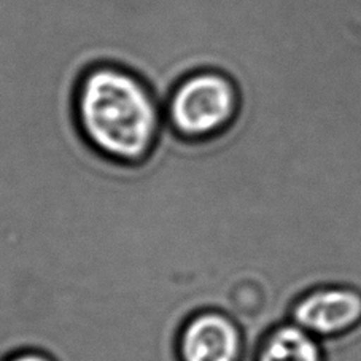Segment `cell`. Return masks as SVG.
<instances>
[{
	"instance_id": "cell-1",
	"label": "cell",
	"mask_w": 361,
	"mask_h": 361,
	"mask_svg": "<svg viewBox=\"0 0 361 361\" xmlns=\"http://www.w3.org/2000/svg\"><path fill=\"white\" fill-rule=\"evenodd\" d=\"M72 116L92 152L120 164H139L164 129V104L133 68L99 62L86 67L72 92Z\"/></svg>"
},
{
	"instance_id": "cell-2",
	"label": "cell",
	"mask_w": 361,
	"mask_h": 361,
	"mask_svg": "<svg viewBox=\"0 0 361 361\" xmlns=\"http://www.w3.org/2000/svg\"><path fill=\"white\" fill-rule=\"evenodd\" d=\"M242 92L229 73L214 67L186 73L164 99L166 126L180 139L210 140L239 118Z\"/></svg>"
},
{
	"instance_id": "cell-3",
	"label": "cell",
	"mask_w": 361,
	"mask_h": 361,
	"mask_svg": "<svg viewBox=\"0 0 361 361\" xmlns=\"http://www.w3.org/2000/svg\"><path fill=\"white\" fill-rule=\"evenodd\" d=\"M245 341L239 323L219 309H205L183 323L178 361H242Z\"/></svg>"
},
{
	"instance_id": "cell-4",
	"label": "cell",
	"mask_w": 361,
	"mask_h": 361,
	"mask_svg": "<svg viewBox=\"0 0 361 361\" xmlns=\"http://www.w3.org/2000/svg\"><path fill=\"white\" fill-rule=\"evenodd\" d=\"M288 320L317 339L333 338L361 320V295L342 286H315L293 302Z\"/></svg>"
},
{
	"instance_id": "cell-5",
	"label": "cell",
	"mask_w": 361,
	"mask_h": 361,
	"mask_svg": "<svg viewBox=\"0 0 361 361\" xmlns=\"http://www.w3.org/2000/svg\"><path fill=\"white\" fill-rule=\"evenodd\" d=\"M255 361H325V353L315 336L285 320L264 334Z\"/></svg>"
},
{
	"instance_id": "cell-6",
	"label": "cell",
	"mask_w": 361,
	"mask_h": 361,
	"mask_svg": "<svg viewBox=\"0 0 361 361\" xmlns=\"http://www.w3.org/2000/svg\"><path fill=\"white\" fill-rule=\"evenodd\" d=\"M4 361H54V360L49 357V355L43 353L40 350H21L10 355V357H7Z\"/></svg>"
}]
</instances>
